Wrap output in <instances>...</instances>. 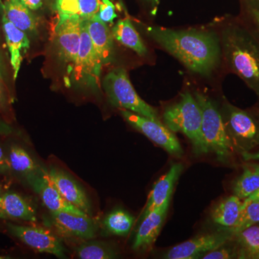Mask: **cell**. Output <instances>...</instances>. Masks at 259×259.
Returning a JSON list of instances; mask_svg holds the SVG:
<instances>
[{"instance_id":"cell-38","label":"cell","mask_w":259,"mask_h":259,"mask_svg":"<svg viewBox=\"0 0 259 259\" xmlns=\"http://www.w3.org/2000/svg\"><path fill=\"white\" fill-rule=\"evenodd\" d=\"M243 157L245 161H250V160H259V151L256 153H249L248 151H243L242 153Z\"/></svg>"},{"instance_id":"cell-35","label":"cell","mask_w":259,"mask_h":259,"mask_svg":"<svg viewBox=\"0 0 259 259\" xmlns=\"http://www.w3.org/2000/svg\"><path fill=\"white\" fill-rule=\"evenodd\" d=\"M10 169L8 156H5L4 151L0 144V174H5Z\"/></svg>"},{"instance_id":"cell-31","label":"cell","mask_w":259,"mask_h":259,"mask_svg":"<svg viewBox=\"0 0 259 259\" xmlns=\"http://www.w3.org/2000/svg\"><path fill=\"white\" fill-rule=\"evenodd\" d=\"M101 0H79V16L81 20H89L97 15Z\"/></svg>"},{"instance_id":"cell-11","label":"cell","mask_w":259,"mask_h":259,"mask_svg":"<svg viewBox=\"0 0 259 259\" xmlns=\"http://www.w3.org/2000/svg\"><path fill=\"white\" fill-rule=\"evenodd\" d=\"M222 232L200 235L184 242L167 250L163 258L194 259L202 258L204 254L226 244L233 235L222 229Z\"/></svg>"},{"instance_id":"cell-16","label":"cell","mask_w":259,"mask_h":259,"mask_svg":"<svg viewBox=\"0 0 259 259\" xmlns=\"http://www.w3.org/2000/svg\"><path fill=\"white\" fill-rule=\"evenodd\" d=\"M183 168L182 163H174L168 171L155 183L137 223H141L151 211L160 207L167 199H171L175 184L180 178Z\"/></svg>"},{"instance_id":"cell-37","label":"cell","mask_w":259,"mask_h":259,"mask_svg":"<svg viewBox=\"0 0 259 259\" xmlns=\"http://www.w3.org/2000/svg\"><path fill=\"white\" fill-rule=\"evenodd\" d=\"M13 127L9 124L7 123L5 121L0 118V135L7 136L13 134Z\"/></svg>"},{"instance_id":"cell-42","label":"cell","mask_w":259,"mask_h":259,"mask_svg":"<svg viewBox=\"0 0 259 259\" xmlns=\"http://www.w3.org/2000/svg\"><path fill=\"white\" fill-rule=\"evenodd\" d=\"M0 8H4V4H3V3H2L1 0H0Z\"/></svg>"},{"instance_id":"cell-29","label":"cell","mask_w":259,"mask_h":259,"mask_svg":"<svg viewBox=\"0 0 259 259\" xmlns=\"http://www.w3.org/2000/svg\"><path fill=\"white\" fill-rule=\"evenodd\" d=\"M55 8L59 15L57 23L73 17H80L79 0H56Z\"/></svg>"},{"instance_id":"cell-5","label":"cell","mask_w":259,"mask_h":259,"mask_svg":"<svg viewBox=\"0 0 259 259\" xmlns=\"http://www.w3.org/2000/svg\"><path fill=\"white\" fill-rule=\"evenodd\" d=\"M194 97L202 110V136L207 151L214 153L220 161L226 162L231 157L233 146L227 134L221 112L203 94L195 93Z\"/></svg>"},{"instance_id":"cell-10","label":"cell","mask_w":259,"mask_h":259,"mask_svg":"<svg viewBox=\"0 0 259 259\" xmlns=\"http://www.w3.org/2000/svg\"><path fill=\"white\" fill-rule=\"evenodd\" d=\"M25 179L32 190L40 196L42 202L51 212L60 211L89 216L87 213L64 199L46 168L40 167L37 171L25 177Z\"/></svg>"},{"instance_id":"cell-30","label":"cell","mask_w":259,"mask_h":259,"mask_svg":"<svg viewBox=\"0 0 259 259\" xmlns=\"http://www.w3.org/2000/svg\"><path fill=\"white\" fill-rule=\"evenodd\" d=\"M13 101V97L6 83L4 64L0 56V111L5 114L9 113Z\"/></svg>"},{"instance_id":"cell-39","label":"cell","mask_w":259,"mask_h":259,"mask_svg":"<svg viewBox=\"0 0 259 259\" xmlns=\"http://www.w3.org/2000/svg\"><path fill=\"white\" fill-rule=\"evenodd\" d=\"M247 198L255 199V200H259V189L258 190L255 191L254 193L252 194L251 195L249 196V197H247Z\"/></svg>"},{"instance_id":"cell-15","label":"cell","mask_w":259,"mask_h":259,"mask_svg":"<svg viewBox=\"0 0 259 259\" xmlns=\"http://www.w3.org/2000/svg\"><path fill=\"white\" fill-rule=\"evenodd\" d=\"M48 171L64 199L92 217L91 202L83 187L67 172L61 168L53 166Z\"/></svg>"},{"instance_id":"cell-41","label":"cell","mask_w":259,"mask_h":259,"mask_svg":"<svg viewBox=\"0 0 259 259\" xmlns=\"http://www.w3.org/2000/svg\"><path fill=\"white\" fill-rule=\"evenodd\" d=\"M11 258V257L7 256V255H0V259H9Z\"/></svg>"},{"instance_id":"cell-9","label":"cell","mask_w":259,"mask_h":259,"mask_svg":"<svg viewBox=\"0 0 259 259\" xmlns=\"http://www.w3.org/2000/svg\"><path fill=\"white\" fill-rule=\"evenodd\" d=\"M80 17L66 19L57 23L54 44L61 61L67 66L68 72L71 75L77 60L81 45V24Z\"/></svg>"},{"instance_id":"cell-44","label":"cell","mask_w":259,"mask_h":259,"mask_svg":"<svg viewBox=\"0 0 259 259\" xmlns=\"http://www.w3.org/2000/svg\"><path fill=\"white\" fill-rule=\"evenodd\" d=\"M253 1L258 2V3H259V0H253Z\"/></svg>"},{"instance_id":"cell-13","label":"cell","mask_w":259,"mask_h":259,"mask_svg":"<svg viewBox=\"0 0 259 259\" xmlns=\"http://www.w3.org/2000/svg\"><path fill=\"white\" fill-rule=\"evenodd\" d=\"M170 200L171 199H167L160 207L151 211L139 223L133 245V249L135 251L144 252L152 248L166 219Z\"/></svg>"},{"instance_id":"cell-12","label":"cell","mask_w":259,"mask_h":259,"mask_svg":"<svg viewBox=\"0 0 259 259\" xmlns=\"http://www.w3.org/2000/svg\"><path fill=\"white\" fill-rule=\"evenodd\" d=\"M221 115L232 144L236 140L251 142L258 137V125L253 117L246 112L230 104H226Z\"/></svg>"},{"instance_id":"cell-32","label":"cell","mask_w":259,"mask_h":259,"mask_svg":"<svg viewBox=\"0 0 259 259\" xmlns=\"http://www.w3.org/2000/svg\"><path fill=\"white\" fill-rule=\"evenodd\" d=\"M225 245L216 249L209 251L202 257L203 259H228L239 258V249L237 250L234 248L225 247Z\"/></svg>"},{"instance_id":"cell-27","label":"cell","mask_w":259,"mask_h":259,"mask_svg":"<svg viewBox=\"0 0 259 259\" xmlns=\"http://www.w3.org/2000/svg\"><path fill=\"white\" fill-rule=\"evenodd\" d=\"M259 223V200L246 198L242 204L239 217L235 224L231 228H225L223 230L234 235L240 232L244 231L250 226H254Z\"/></svg>"},{"instance_id":"cell-2","label":"cell","mask_w":259,"mask_h":259,"mask_svg":"<svg viewBox=\"0 0 259 259\" xmlns=\"http://www.w3.org/2000/svg\"><path fill=\"white\" fill-rule=\"evenodd\" d=\"M223 54L232 71L259 98V39L248 29L231 24L222 33Z\"/></svg>"},{"instance_id":"cell-14","label":"cell","mask_w":259,"mask_h":259,"mask_svg":"<svg viewBox=\"0 0 259 259\" xmlns=\"http://www.w3.org/2000/svg\"><path fill=\"white\" fill-rule=\"evenodd\" d=\"M51 214L53 224L64 236L83 240L96 236L97 226L90 216L60 211L51 212Z\"/></svg>"},{"instance_id":"cell-33","label":"cell","mask_w":259,"mask_h":259,"mask_svg":"<svg viewBox=\"0 0 259 259\" xmlns=\"http://www.w3.org/2000/svg\"><path fill=\"white\" fill-rule=\"evenodd\" d=\"M98 15L105 23H112L117 18L115 5L110 0H101Z\"/></svg>"},{"instance_id":"cell-24","label":"cell","mask_w":259,"mask_h":259,"mask_svg":"<svg viewBox=\"0 0 259 259\" xmlns=\"http://www.w3.org/2000/svg\"><path fill=\"white\" fill-rule=\"evenodd\" d=\"M8 158L10 169L25 177V178L35 173L40 167L23 148L18 145L10 146Z\"/></svg>"},{"instance_id":"cell-18","label":"cell","mask_w":259,"mask_h":259,"mask_svg":"<svg viewBox=\"0 0 259 259\" xmlns=\"http://www.w3.org/2000/svg\"><path fill=\"white\" fill-rule=\"evenodd\" d=\"M3 28L10 51V62L15 80L18 77L24 55L30 49V40L26 33L13 25L5 14L3 16Z\"/></svg>"},{"instance_id":"cell-43","label":"cell","mask_w":259,"mask_h":259,"mask_svg":"<svg viewBox=\"0 0 259 259\" xmlns=\"http://www.w3.org/2000/svg\"><path fill=\"white\" fill-rule=\"evenodd\" d=\"M2 188H1V185H0V197H1L2 195Z\"/></svg>"},{"instance_id":"cell-26","label":"cell","mask_w":259,"mask_h":259,"mask_svg":"<svg viewBox=\"0 0 259 259\" xmlns=\"http://www.w3.org/2000/svg\"><path fill=\"white\" fill-rule=\"evenodd\" d=\"M76 253L81 259H112L118 255L117 250L110 243L99 241L81 243L76 248Z\"/></svg>"},{"instance_id":"cell-8","label":"cell","mask_w":259,"mask_h":259,"mask_svg":"<svg viewBox=\"0 0 259 259\" xmlns=\"http://www.w3.org/2000/svg\"><path fill=\"white\" fill-rule=\"evenodd\" d=\"M7 228L12 236L40 253L52 254L66 258V248L56 235L47 229L37 226H19L8 223Z\"/></svg>"},{"instance_id":"cell-22","label":"cell","mask_w":259,"mask_h":259,"mask_svg":"<svg viewBox=\"0 0 259 259\" xmlns=\"http://www.w3.org/2000/svg\"><path fill=\"white\" fill-rule=\"evenodd\" d=\"M242 204L241 199L236 195L230 196L220 201L211 211L213 222L225 228H231L239 217Z\"/></svg>"},{"instance_id":"cell-28","label":"cell","mask_w":259,"mask_h":259,"mask_svg":"<svg viewBox=\"0 0 259 259\" xmlns=\"http://www.w3.org/2000/svg\"><path fill=\"white\" fill-rule=\"evenodd\" d=\"M234 236L240 246V258L259 259L258 226H250Z\"/></svg>"},{"instance_id":"cell-17","label":"cell","mask_w":259,"mask_h":259,"mask_svg":"<svg viewBox=\"0 0 259 259\" xmlns=\"http://www.w3.org/2000/svg\"><path fill=\"white\" fill-rule=\"evenodd\" d=\"M87 21L89 34L97 56L102 65L110 64L114 57V37L112 30L100 18L98 13Z\"/></svg>"},{"instance_id":"cell-40","label":"cell","mask_w":259,"mask_h":259,"mask_svg":"<svg viewBox=\"0 0 259 259\" xmlns=\"http://www.w3.org/2000/svg\"><path fill=\"white\" fill-rule=\"evenodd\" d=\"M148 1L151 2L153 5H156L158 4V2H159V0H148Z\"/></svg>"},{"instance_id":"cell-36","label":"cell","mask_w":259,"mask_h":259,"mask_svg":"<svg viewBox=\"0 0 259 259\" xmlns=\"http://www.w3.org/2000/svg\"><path fill=\"white\" fill-rule=\"evenodd\" d=\"M21 2L31 10L40 9L42 5V0H21Z\"/></svg>"},{"instance_id":"cell-25","label":"cell","mask_w":259,"mask_h":259,"mask_svg":"<svg viewBox=\"0 0 259 259\" xmlns=\"http://www.w3.org/2000/svg\"><path fill=\"white\" fill-rule=\"evenodd\" d=\"M135 223V218L128 212L121 208L115 209L107 214L103 224L108 233L119 236L129 234Z\"/></svg>"},{"instance_id":"cell-4","label":"cell","mask_w":259,"mask_h":259,"mask_svg":"<svg viewBox=\"0 0 259 259\" xmlns=\"http://www.w3.org/2000/svg\"><path fill=\"white\" fill-rule=\"evenodd\" d=\"M102 85L112 106L160 120L157 111L136 93L123 68H116L110 71L104 78Z\"/></svg>"},{"instance_id":"cell-19","label":"cell","mask_w":259,"mask_h":259,"mask_svg":"<svg viewBox=\"0 0 259 259\" xmlns=\"http://www.w3.org/2000/svg\"><path fill=\"white\" fill-rule=\"evenodd\" d=\"M0 218L35 222L36 212L32 204L20 194L6 192L0 197Z\"/></svg>"},{"instance_id":"cell-1","label":"cell","mask_w":259,"mask_h":259,"mask_svg":"<svg viewBox=\"0 0 259 259\" xmlns=\"http://www.w3.org/2000/svg\"><path fill=\"white\" fill-rule=\"evenodd\" d=\"M147 30L155 42L194 73L209 76L220 64L221 47L214 32L161 27H150Z\"/></svg>"},{"instance_id":"cell-34","label":"cell","mask_w":259,"mask_h":259,"mask_svg":"<svg viewBox=\"0 0 259 259\" xmlns=\"http://www.w3.org/2000/svg\"><path fill=\"white\" fill-rule=\"evenodd\" d=\"M248 13L255 30L254 34L259 39V5L255 4L248 5Z\"/></svg>"},{"instance_id":"cell-20","label":"cell","mask_w":259,"mask_h":259,"mask_svg":"<svg viewBox=\"0 0 259 259\" xmlns=\"http://www.w3.org/2000/svg\"><path fill=\"white\" fill-rule=\"evenodd\" d=\"M3 10L7 18L20 30L25 32L37 31V19L21 0H6Z\"/></svg>"},{"instance_id":"cell-6","label":"cell","mask_w":259,"mask_h":259,"mask_svg":"<svg viewBox=\"0 0 259 259\" xmlns=\"http://www.w3.org/2000/svg\"><path fill=\"white\" fill-rule=\"evenodd\" d=\"M81 45L77 60L71 72L74 82L88 88H98L102 65L93 45L87 20H81Z\"/></svg>"},{"instance_id":"cell-23","label":"cell","mask_w":259,"mask_h":259,"mask_svg":"<svg viewBox=\"0 0 259 259\" xmlns=\"http://www.w3.org/2000/svg\"><path fill=\"white\" fill-rule=\"evenodd\" d=\"M259 189V164L248 163L243 167V171L233 186L234 195L240 199H246Z\"/></svg>"},{"instance_id":"cell-21","label":"cell","mask_w":259,"mask_h":259,"mask_svg":"<svg viewBox=\"0 0 259 259\" xmlns=\"http://www.w3.org/2000/svg\"><path fill=\"white\" fill-rule=\"evenodd\" d=\"M112 32L114 38L124 47L135 51L139 56L147 55V48L128 18L118 20Z\"/></svg>"},{"instance_id":"cell-3","label":"cell","mask_w":259,"mask_h":259,"mask_svg":"<svg viewBox=\"0 0 259 259\" xmlns=\"http://www.w3.org/2000/svg\"><path fill=\"white\" fill-rule=\"evenodd\" d=\"M163 118L172 132L182 133L190 139L196 154L208 153L202 136V110L190 93L182 94L180 102L167 107Z\"/></svg>"},{"instance_id":"cell-7","label":"cell","mask_w":259,"mask_h":259,"mask_svg":"<svg viewBox=\"0 0 259 259\" xmlns=\"http://www.w3.org/2000/svg\"><path fill=\"white\" fill-rule=\"evenodd\" d=\"M121 115L127 122L148 139L163 148L172 156L182 157L184 151L175 133L159 120H153L129 110L120 109Z\"/></svg>"}]
</instances>
